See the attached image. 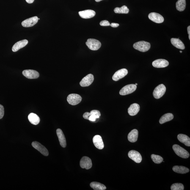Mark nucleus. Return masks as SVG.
<instances>
[{
  "label": "nucleus",
  "mask_w": 190,
  "mask_h": 190,
  "mask_svg": "<svg viewBox=\"0 0 190 190\" xmlns=\"http://www.w3.org/2000/svg\"><path fill=\"white\" fill-rule=\"evenodd\" d=\"M151 158L153 162L156 164H160L163 161V158L159 155L152 154Z\"/></svg>",
  "instance_id": "obj_30"
},
{
  "label": "nucleus",
  "mask_w": 190,
  "mask_h": 190,
  "mask_svg": "<svg viewBox=\"0 0 190 190\" xmlns=\"http://www.w3.org/2000/svg\"><path fill=\"white\" fill-rule=\"evenodd\" d=\"M103 1V0H95L96 2H99V1Z\"/></svg>",
  "instance_id": "obj_40"
},
{
  "label": "nucleus",
  "mask_w": 190,
  "mask_h": 190,
  "mask_svg": "<svg viewBox=\"0 0 190 190\" xmlns=\"http://www.w3.org/2000/svg\"><path fill=\"white\" fill-rule=\"evenodd\" d=\"M149 19L152 21L157 23H161L164 21V19L162 16L156 12H151L149 14Z\"/></svg>",
  "instance_id": "obj_14"
},
{
  "label": "nucleus",
  "mask_w": 190,
  "mask_h": 190,
  "mask_svg": "<svg viewBox=\"0 0 190 190\" xmlns=\"http://www.w3.org/2000/svg\"><path fill=\"white\" fill-rule=\"evenodd\" d=\"M90 185L91 187L95 190H104L106 189V187L104 185L98 182H92Z\"/></svg>",
  "instance_id": "obj_27"
},
{
  "label": "nucleus",
  "mask_w": 190,
  "mask_h": 190,
  "mask_svg": "<svg viewBox=\"0 0 190 190\" xmlns=\"http://www.w3.org/2000/svg\"><path fill=\"white\" fill-rule=\"evenodd\" d=\"M90 113L96 115L100 117L101 116V114H100V111L97 110H93L91 111Z\"/></svg>",
  "instance_id": "obj_35"
},
{
  "label": "nucleus",
  "mask_w": 190,
  "mask_h": 190,
  "mask_svg": "<svg viewBox=\"0 0 190 190\" xmlns=\"http://www.w3.org/2000/svg\"><path fill=\"white\" fill-rule=\"evenodd\" d=\"M129 11V9L125 5L121 7H116L114 9V12L116 14H127Z\"/></svg>",
  "instance_id": "obj_29"
},
{
  "label": "nucleus",
  "mask_w": 190,
  "mask_h": 190,
  "mask_svg": "<svg viewBox=\"0 0 190 190\" xmlns=\"http://www.w3.org/2000/svg\"><path fill=\"white\" fill-rule=\"evenodd\" d=\"M171 42L172 45L177 48L182 50L184 49H185L184 44L183 42L179 39H171Z\"/></svg>",
  "instance_id": "obj_22"
},
{
  "label": "nucleus",
  "mask_w": 190,
  "mask_h": 190,
  "mask_svg": "<svg viewBox=\"0 0 190 190\" xmlns=\"http://www.w3.org/2000/svg\"><path fill=\"white\" fill-rule=\"evenodd\" d=\"M28 43V41L26 40H23L17 42L12 47V51L14 52L18 51L20 49L26 46Z\"/></svg>",
  "instance_id": "obj_19"
},
{
  "label": "nucleus",
  "mask_w": 190,
  "mask_h": 190,
  "mask_svg": "<svg viewBox=\"0 0 190 190\" xmlns=\"http://www.w3.org/2000/svg\"><path fill=\"white\" fill-rule=\"evenodd\" d=\"M174 118L173 114L171 113H167L164 114L161 118L159 120L160 124H163L166 122L170 121Z\"/></svg>",
  "instance_id": "obj_26"
},
{
  "label": "nucleus",
  "mask_w": 190,
  "mask_h": 190,
  "mask_svg": "<svg viewBox=\"0 0 190 190\" xmlns=\"http://www.w3.org/2000/svg\"><path fill=\"white\" fill-rule=\"evenodd\" d=\"M82 97L80 95L76 94H71L68 95L67 101L69 104L72 105H76L80 103Z\"/></svg>",
  "instance_id": "obj_5"
},
{
  "label": "nucleus",
  "mask_w": 190,
  "mask_h": 190,
  "mask_svg": "<svg viewBox=\"0 0 190 190\" xmlns=\"http://www.w3.org/2000/svg\"><path fill=\"white\" fill-rule=\"evenodd\" d=\"M38 17L34 16L27 19L22 22V25L23 27L28 28L32 27L38 22Z\"/></svg>",
  "instance_id": "obj_8"
},
{
  "label": "nucleus",
  "mask_w": 190,
  "mask_h": 190,
  "mask_svg": "<svg viewBox=\"0 0 190 190\" xmlns=\"http://www.w3.org/2000/svg\"><path fill=\"white\" fill-rule=\"evenodd\" d=\"M22 74L26 78L29 79H35L38 78L40 76L38 72L33 70H24Z\"/></svg>",
  "instance_id": "obj_12"
},
{
  "label": "nucleus",
  "mask_w": 190,
  "mask_h": 190,
  "mask_svg": "<svg viewBox=\"0 0 190 190\" xmlns=\"http://www.w3.org/2000/svg\"><path fill=\"white\" fill-rule=\"evenodd\" d=\"M137 86L135 84L128 85L124 87L119 92L120 95H125L133 93L136 91Z\"/></svg>",
  "instance_id": "obj_6"
},
{
  "label": "nucleus",
  "mask_w": 190,
  "mask_h": 190,
  "mask_svg": "<svg viewBox=\"0 0 190 190\" xmlns=\"http://www.w3.org/2000/svg\"><path fill=\"white\" fill-rule=\"evenodd\" d=\"M56 133L60 143V145L63 147H66V141L65 135L63 133L62 130L60 128L56 130Z\"/></svg>",
  "instance_id": "obj_18"
},
{
  "label": "nucleus",
  "mask_w": 190,
  "mask_h": 190,
  "mask_svg": "<svg viewBox=\"0 0 190 190\" xmlns=\"http://www.w3.org/2000/svg\"><path fill=\"white\" fill-rule=\"evenodd\" d=\"M172 149L177 156L183 158H189L190 156L189 153L180 145L174 144L172 146Z\"/></svg>",
  "instance_id": "obj_2"
},
{
  "label": "nucleus",
  "mask_w": 190,
  "mask_h": 190,
  "mask_svg": "<svg viewBox=\"0 0 190 190\" xmlns=\"http://www.w3.org/2000/svg\"><path fill=\"white\" fill-rule=\"evenodd\" d=\"M166 86L163 84H160L155 88L153 95L155 99H159L164 95L166 92Z\"/></svg>",
  "instance_id": "obj_4"
},
{
  "label": "nucleus",
  "mask_w": 190,
  "mask_h": 190,
  "mask_svg": "<svg viewBox=\"0 0 190 190\" xmlns=\"http://www.w3.org/2000/svg\"><path fill=\"white\" fill-rule=\"evenodd\" d=\"M38 20H40V18H38Z\"/></svg>",
  "instance_id": "obj_43"
},
{
  "label": "nucleus",
  "mask_w": 190,
  "mask_h": 190,
  "mask_svg": "<svg viewBox=\"0 0 190 190\" xmlns=\"http://www.w3.org/2000/svg\"><path fill=\"white\" fill-rule=\"evenodd\" d=\"M26 1L28 3L31 4L34 2V0H26Z\"/></svg>",
  "instance_id": "obj_38"
},
{
  "label": "nucleus",
  "mask_w": 190,
  "mask_h": 190,
  "mask_svg": "<svg viewBox=\"0 0 190 190\" xmlns=\"http://www.w3.org/2000/svg\"><path fill=\"white\" fill-rule=\"evenodd\" d=\"M187 31L188 34H189V35H190V26H189L187 28Z\"/></svg>",
  "instance_id": "obj_39"
},
{
  "label": "nucleus",
  "mask_w": 190,
  "mask_h": 190,
  "mask_svg": "<svg viewBox=\"0 0 190 190\" xmlns=\"http://www.w3.org/2000/svg\"><path fill=\"white\" fill-rule=\"evenodd\" d=\"M100 26H110V24L108 20H102L100 23Z\"/></svg>",
  "instance_id": "obj_33"
},
{
  "label": "nucleus",
  "mask_w": 190,
  "mask_h": 190,
  "mask_svg": "<svg viewBox=\"0 0 190 190\" xmlns=\"http://www.w3.org/2000/svg\"><path fill=\"white\" fill-rule=\"evenodd\" d=\"M180 53H182V52H183V51H180Z\"/></svg>",
  "instance_id": "obj_41"
},
{
  "label": "nucleus",
  "mask_w": 190,
  "mask_h": 190,
  "mask_svg": "<svg viewBox=\"0 0 190 190\" xmlns=\"http://www.w3.org/2000/svg\"><path fill=\"white\" fill-rule=\"evenodd\" d=\"M177 138L180 142L187 147H190V139L189 137L185 135L180 134L178 135Z\"/></svg>",
  "instance_id": "obj_23"
},
{
  "label": "nucleus",
  "mask_w": 190,
  "mask_h": 190,
  "mask_svg": "<svg viewBox=\"0 0 190 190\" xmlns=\"http://www.w3.org/2000/svg\"><path fill=\"white\" fill-rule=\"evenodd\" d=\"M186 7V0H178L176 3L177 10L180 11H183L184 10Z\"/></svg>",
  "instance_id": "obj_28"
},
{
  "label": "nucleus",
  "mask_w": 190,
  "mask_h": 190,
  "mask_svg": "<svg viewBox=\"0 0 190 190\" xmlns=\"http://www.w3.org/2000/svg\"><path fill=\"white\" fill-rule=\"evenodd\" d=\"M92 166L91 160L89 157L84 156L81 158L80 161V166L82 168L90 169Z\"/></svg>",
  "instance_id": "obj_11"
},
{
  "label": "nucleus",
  "mask_w": 190,
  "mask_h": 190,
  "mask_svg": "<svg viewBox=\"0 0 190 190\" xmlns=\"http://www.w3.org/2000/svg\"><path fill=\"white\" fill-rule=\"evenodd\" d=\"M184 187L183 184L181 183H175L172 184L171 186L172 190H183Z\"/></svg>",
  "instance_id": "obj_31"
},
{
  "label": "nucleus",
  "mask_w": 190,
  "mask_h": 190,
  "mask_svg": "<svg viewBox=\"0 0 190 190\" xmlns=\"http://www.w3.org/2000/svg\"><path fill=\"white\" fill-rule=\"evenodd\" d=\"M28 118L30 123L34 125L38 124L40 121L39 116L37 114L32 113L29 114Z\"/></svg>",
  "instance_id": "obj_25"
},
{
  "label": "nucleus",
  "mask_w": 190,
  "mask_h": 190,
  "mask_svg": "<svg viewBox=\"0 0 190 190\" xmlns=\"http://www.w3.org/2000/svg\"><path fill=\"white\" fill-rule=\"evenodd\" d=\"M94 80L93 75L89 74L82 78L80 83V85L82 87H88L92 84Z\"/></svg>",
  "instance_id": "obj_9"
},
{
  "label": "nucleus",
  "mask_w": 190,
  "mask_h": 190,
  "mask_svg": "<svg viewBox=\"0 0 190 190\" xmlns=\"http://www.w3.org/2000/svg\"><path fill=\"white\" fill-rule=\"evenodd\" d=\"M140 110L139 105L137 103H134L130 105L128 109V112L131 116H134L137 114Z\"/></svg>",
  "instance_id": "obj_20"
},
{
  "label": "nucleus",
  "mask_w": 190,
  "mask_h": 190,
  "mask_svg": "<svg viewBox=\"0 0 190 190\" xmlns=\"http://www.w3.org/2000/svg\"><path fill=\"white\" fill-rule=\"evenodd\" d=\"M128 74V70L123 68L118 70L112 76V79L114 81H118L124 77Z\"/></svg>",
  "instance_id": "obj_13"
},
{
  "label": "nucleus",
  "mask_w": 190,
  "mask_h": 190,
  "mask_svg": "<svg viewBox=\"0 0 190 190\" xmlns=\"http://www.w3.org/2000/svg\"><path fill=\"white\" fill-rule=\"evenodd\" d=\"M110 26L113 28H117L119 26V24L118 23H112L110 24Z\"/></svg>",
  "instance_id": "obj_37"
},
{
  "label": "nucleus",
  "mask_w": 190,
  "mask_h": 190,
  "mask_svg": "<svg viewBox=\"0 0 190 190\" xmlns=\"http://www.w3.org/2000/svg\"><path fill=\"white\" fill-rule=\"evenodd\" d=\"M135 85H136V86H137V83H136V84H135Z\"/></svg>",
  "instance_id": "obj_42"
},
{
  "label": "nucleus",
  "mask_w": 190,
  "mask_h": 190,
  "mask_svg": "<svg viewBox=\"0 0 190 190\" xmlns=\"http://www.w3.org/2000/svg\"><path fill=\"white\" fill-rule=\"evenodd\" d=\"M86 44L89 49L92 51L98 50L101 45L99 41L93 39H88Z\"/></svg>",
  "instance_id": "obj_3"
},
{
  "label": "nucleus",
  "mask_w": 190,
  "mask_h": 190,
  "mask_svg": "<svg viewBox=\"0 0 190 190\" xmlns=\"http://www.w3.org/2000/svg\"><path fill=\"white\" fill-rule=\"evenodd\" d=\"M32 145L34 149L38 151L44 156H47L49 155V152L47 149L40 143L37 141H34L32 143Z\"/></svg>",
  "instance_id": "obj_7"
},
{
  "label": "nucleus",
  "mask_w": 190,
  "mask_h": 190,
  "mask_svg": "<svg viewBox=\"0 0 190 190\" xmlns=\"http://www.w3.org/2000/svg\"><path fill=\"white\" fill-rule=\"evenodd\" d=\"M78 14L81 18L89 19L92 18L95 16L96 13L95 11L91 10H87L78 12Z\"/></svg>",
  "instance_id": "obj_17"
},
{
  "label": "nucleus",
  "mask_w": 190,
  "mask_h": 190,
  "mask_svg": "<svg viewBox=\"0 0 190 190\" xmlns=\"http://www.w3.org/2000/svg\"><path fill=\"white\" fill-rule=\"evenodd\" d=\"M172 170L176 173L181 174L188 173L189 171L188 168L183 166H174L172 168Z\"/></svg>",
  "instance_id": "obj_24"
},
{
  "label": "nucleus",
  "mask_w": 190,
  "mask_h": 190,
  "mask_svg": "<svg viewBox=\"0 0 190 190\" xmlns=\"http://www.w3.org/2000/svg\"><path fill=\"white\" fill-rule=\"evenodd\" d=\"M139 132L138 130L136 129H133L128 134V140L132 143L135 142L137 140Z\"/></svg>",
  "instance_id": "obj_21"
},
{
  "label": "nucleus",
  "mask_w": 190,
  "mask_h": 190,
  "mask_svg": "<svg viewBox=\"0 0 190 190\" xmlns=\"http://www.w3.org/2000/svg\"><path fill=\"white\" fill-rule=\"evenodd\" d=\"M91 116L89 117V120L91 122H95L98 120L100 117L98 116L95 115V114H91Z\"/></svg>",
  "instance_id": "obj_32"
},
{
  "label": "nucleus",
  "mask_w": 190,
  "mask_h": 190,
  "mask_svg": "<svg viewBox=\"0 0 190 190\" xmlns=\"http://www.w3.org/2000/svg\"><path fill=\"white\" fill-rule=\"evenodd\" d=\"M91 116L90 113L88 112H86L84 114H83V117L84 119L89 120V117Z\"/></svg>",
  "instance_id": "obj_36"
},
{
  "label": "nucleus",
  "mask_w": 190,
  "mask_h": 190,
  "mask_svg": "<svg viewBox=\"0 0 190 190\" xmlns=\"http://www.w3.org/2000/svg\"><path fill=\"white\" fill-rule=\"evenodd\" d=\"M4 114V107L0 104V119H2L3 117Z\"/></svg>",
  "instance_id": "obj_34"
},
{
  "label": "nucleus",
  "mask_w": 190,
  "mask_h": 190,
  "mask_svg": "<svg viewBox=\"0 0 190 190\" xmlns=\"http://www.w3.org/2000/svg\"><path fill=\"white\" fill-rule=\"evenodd\" d=\"M169 64L168 61L163 59L156 60L152 63L153 67L157 68H164L167 67Z\"/></svg>",
  "instance_id": "obj_16"
},
{
  "label": "nucleus",
  "mask_w": 190,
  "mask_h": 190,
  "mask_svg": "<svg viewBox=\"0 0 190 190\" xmlns=\"http://www.w3.org/2000/svg\"><path fill=\"white\" fill-rule=\"evenodd\" d=\"M93 142L94 145L99 149H103L104 148V144L101 136L97 135L94 136L93 139Z\"/></svg>",
  "instance_id": "obj_15"
},
{
  "label": "nucleus",
  "mask_w": 190,
  "mask_h": 190,
  "mask_svg": "<svg viewBox=\"0 0 190 190\" xmlns=\"http://www.w3.org/2000/svg\"><path fill=\"white\" fill-rule=\"evenodd\" d=\"M128 156L137 163H141L142 161V157L141 154L135 150L130 151L128 153Z\"/></svg>",
  "instance_id": "obj_10"
},
{
  "label": "nucleus",
  "mask_w": 190,
  "mask_h": 190,
  "mask_svg": "<svg viewBox=\"0 0 190 190\" xmlns=\"http://www.w3.org/2000/svg\"><path fill=\"white\" fill-rule=\"evenodd\" d=\"M133 47L135 49L142 52H145L150 49L151 45L149 42L141 41L134 43Z\"/></svg>",
  "instance_id": "obj_1"
}]
</instances>
